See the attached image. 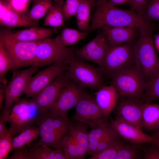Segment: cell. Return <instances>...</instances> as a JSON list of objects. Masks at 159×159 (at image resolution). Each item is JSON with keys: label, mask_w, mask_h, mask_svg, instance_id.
Wrapping results in <instances>:
<instances>
[{"label": "cell", "mask_w": 159, "mask_h": 159, "mask_svg": "<svg viewBox=\"0 0 159 159\" xmlns=\"http://www.w3.org/2000/svg\"><path fill=\"white\" fill-rule=\"evenodd\" d=\"M96 10L87 32L98 29L115 27L133 26L139 31L154 28L151 22L145 20L135 11L109 5L107 0H96Z\"/></svg>", "instance_id": "6da1fadb"}, {"label": "cell", "mask_w": 159, "mask_h": 159, "mask_svg": "<svg viewBox=\"0 0 159 159\" xmlns=\"http://www.w3.org/2000/svg\"><path fill=\"white\" fill-rule=\"evenodd\" d=\"M33 122L39 128L40 138L31 146L44 145L55 149L61 148V141L73 123L67 117L53 115L48 110L39 114Z\"/></svg>", "instance_id": "7a4b0ae2"}, {"label": "cell", "mask_w": 159, "mask_h": 159, "mask_svg": "<svg viewBox=\"0 0 159 159\" xmlns=\"http://www.w3.org/2000/svg\"><path fill=\"white\" fill-rule=\"evenodd\" d=\"M153 30L152 28L139 31V38L134 44L135 65L146 82L154 77L159 70V58L152 37Z\"/></svg>", "instance_id": "3957f363"}, {"label": "cell", "mask_w": 159, "mask_h": 159, "mask_svg": "<svg viewBox=\"0 0 159 159\" xmlns=\"http://www.w3.org/2000/svg\"><path fill=\"white\" fill-rule=\"evenodd\" d=\"M0 40L11 59V70L14 71L22 67L32 66L35 63L37 47L41 40L31 42L18 40L13 36L11 29L6 28L1 29Z\"/></svg>", "instance_id": "277c9868"}, {"label": "cell", "mask_w": 159, "mask_h": 159, "mask_svg": "<svg viewBox=\"0 0 159 159\" xmlns=\"http://www.w3.org/2000/svg\"><path fill=\"white\" fill-rule=\"evenodd\" d=\"M134 42L109 46L98 69L102 75L112 79L135 66Z\"/></svg>", "instance_id": "5b68a950"}, {"label": "cell", "mask_w": 159, "mask_h": 159, "mask_svg": "<svg viewBox=\"0 0 159 159\" xmlns=\"http://www.w3.org/2000/svg\"><path fill=\"white\" fill-rule=\"evenodd\" d=\"M112 79L120 96L143 101L146 82L135 65Z\"/></svg>", "instance_id": "8992f818"}, {"label": "cell", "mask_w": 159, "mask_h": 159, "mask_svg": "<svg viewBox=\"0 0 159 159\" xmlns=\"http://www.w3.org/2000/svg\"><path fill=\"white\" fill-rule=\"evenodd\" d=\"M39 114L37 110L30 100L19 99L5 114L0 119L9 122V131L13 135L19 134L27 125L33 122Z\"/></svg>", "instance_id": "52a82bcc"}, {"label": "cell", "mask_w": 159, "mask_h": 159, "mask_svg": "<svg viewBox=\"0 0 159 159\" xmlns=\"http://www.w3.org/2000/svg\"><path fill=\"white\" fill-rule=\"evenodd\" d=\"M75 50L74 48L59 45L55 38H47L41 40L37 45L35 63L40 67L57 62L68 64L75 57Z\"/></svg>", "instance_id": "ba28073f"}, {"label": "cell", "mask_w": 159, "mask_h": 159, "mask_svg": "<svg viewBox=\"0 0 159 159\" xmlns=\"http://www.w3.org/2000/svg\"><path fill=\"white\" fill-rule=\"evenodd\" d=\"M68 65L69 78L80 87L97 90L104 85L103 75L98 68L75 57L69 61Z\"/></svg>", "instance_id": "9c48e42d"}, {"label": "cell", "mask_w": 159, "mask_h": 159, "mask_svg": "<svg viewBox=\"0 0 159 159\" xmlns=\"http://www.w3.org/2000/svg\"><path fill=\"white\" fill-rule=\"evenodd\" d=\"M39 68V66L35 63L26 69L14 71L5 89L4 105L1 116L8 112L24 93L32 75Z\"/></svg>", "instance_id": "30bf717a"}, {"label": "cell", "mask_w": 159, "mask_h": 159, "mask_svg": "<svg viewBox=\"0 0 159 159\" xmlns=\"http://www.w3.org/2000/svg\"><path fill=\"white\" fill-rule=\"evenodd\" d=\"M85 89L70 80L62 89L48 110L53 115L67 117L69 110L75 107L87 93Z\"/></svg>", "instance_id": "8fae6325"}, {"label": "cell", "mask_w": 159, "mask_h": 159, "mask_svg": "<svg viewBox=\"0 0 159 159\" xmlns=\"http://www.w3.org/2000/svg\"><path fill=\"white\" fill-rule=\"evenodd\" d=\"M73 117L74 120L85 123L93 129L106 121L103 115L97 105L94 97L86 93L75 106Z\"/></svg>", "instance_id": "7c38bea8"}, {"label": "cell", "mask_w": 159, "mask_h": 159, "mask_svg": "<svg viewBox=\"0 0 159 159\" xmlns=\"http://www.w3.org/2000/svg\"><path fill=\"white\" fill-rule=\"evenodd\" d=\"M71 80L67 70L32 97L30 101L36 107L39 114L48 110L62 89Z\"/></svg>", "instance_id": "4fadbf2b"}, {"label": "cell", "mask_w": 159, "mask_h": 159, "mask_svg": "<svg viewBox=\"0 0 159 159\" xmlns=\"http://www.w3.org/2000/svg\"><path fill=\"white\" fill-rule=\"evenodd\" d=\"M68 67V63L57 62L40 71L30 78L24 93L27 97H32L67 70Z\"/></svg>", "instance_id": "5bb4252c"}, {"label": "cell", "mask_w": 159, "mask_h": 159, "mask_svg": "<svg viewBox=\"0 0 159 159\" xmlns=\"http://www.w3.org/2000/svg\"><path fill=\"white\" fill-rule=\"evenodd\" d=\"M142 100L119 96L114 109L115 119L121 120L142 130Z\"/></svg>", "instance_id": "9a60e30c"}, {"label": "cell", "mask_w": 159, "mask_h": 159, "mask_svg": "<svg viewBox=\"0 0 159 159\" xmlns=\"http://www.w3.org/2000/svg\"><path fill=\"white\" fill-rule=\"evenodd\" d=\"M109 125L127 142L138 144L150 143L159 146V139L148 135L143 132L142 130L121 120L112 119Z\"/></svg>", "instance_id": "2e32d148"}, {"label": "cell", "mask_w": 159, "mask_h": 159, "mask_svg": "<svg viewBox=\"0 0 159 159\" xmlns=\"http://www.w3.org/2000/svg\"><path fill=\"white\" fill-rule=\"evenodd\" d=\"M109 46L106 37L102 32L81 48L76 50L75 57L82 61L93 62L99 66Z\"/></svg>", "instance_id": "e0dca14e"}, {"label": "cell", "mask_w": 159, "mask_h": 159, "mask_svg": "<svg viewBox=\"0 0 159 159\" xmlns=\"http://www.w3.org/2000/svg\"><path fill=\"white\" fill-rule=\"evenodd\" d=\"M94 95L95 101L103 115L105 120L107 122L110 114L116 105L119 95L112 84L103 85Z\"/></svg>", "instance_id": "ac0fdd59"}, {"label": "cell", "mask_w": 159, "mask_h": 159, "mask_svg": "<svg viewBox=\"0 0 159 159\" xmlns=\"http://www.w3.org/2000/svg\"><path fill=\"white\" fill-rule=\"evenodd\" d=\"M101 29L110 46L134 42L139 31L133 26L107 27Z\"/></svg>", "instance_id": "d6986e66"}, {"label": "cell", "mask_w": 159, "mask_h": 159, "mask_svg": "<svg viewBox=\"0 0 159 159\" xmlns=\"http://www.w3.org/2000/svg\"><path fill=\"white\" fill-rule=\"evenodd\" d=\"M26 14L9 9L0 16V25L8 27L37 26L39 20L31 19Z\"/></svg>", "instance_id": "ffe728a7"}, {"label": "cell", "mask_w": 159, "mask_h": 159, "mask_svg": "<svg viewBox=\"0 0 159 159\" xmlns=\"http://www.w3.org/2000/svg\"><path fill=\"white\" fill-rule=\"evenodd\" d=\"M88 126L78 121L73 123L68 133L73 138L76 143L79 159H83L87 154Z\"/></svg>", "instance_id": "44dd1931"}, {"label": "cell", "mask_w": 159, "mask_h": 159, "mask_svg": "<svg viewBox=\"0 0 159 159\" xmlns=\"http://www.w3.org/2000/svg\"><path fill=\"white\" fill-rule=\"evenodd\" d=\"M142 123L143 128L146 131L154 132L159 129V104H143Z\"/></svg>", "instance_id": "7402d4cb"}, {"label": "cell", "mask_w": 159, "mask_h": 159, "mask_svg": "<svg viewBox=\"0 0 159 159\" xmlns=\"http://www.w3.org/2000/svg\"><path fill=\"white\" fill-rule=\"evenodd\" d=\"M57 32L55 29L35 26L13 32L12 31V34L15 39L18 40L31 42L45 39Z\"/></svg>", "instance_id": "603a6c76"}, {"label": "cell", "mask_w": 159, "mask_h": 159, "mask_svg": "<svg viewBox=\"0 0 159 159\" xmlns=\"http://www.w3.org/2000/svg\"><path fill=\"white\" fill-rule=\"evenodd\" d=\"M27 153L29 159H66L62 149L54 150L44 145L28 147Z\"/></svg>", "instance_id": "cb8c5ba5"}, {"label": "cell", "mask_w": 159, "mask_h": 159, "mask_svg": "<svg viewBox=\"0 0 159 159\" xmlns=\"http://www.w3.org/2000/svg\"><path fill=\"white\" fill-rule=\"evenodd\" d=\"M39 136L38 127L30 124L26 126L16 137L13 138L11 150L25 146L30 147L32 143Z\"/></svg>", "instance_id": "d4e9b609"}, {"label": "cell", "mask_w": 159, "mask_h": 159, "mask_svg": "<svg viewBox=\"0 0 159 159\" xmlns=\"http://www.w3.org/2000/svg\"><path fill=\"white\" fill-rule=\"evenodd\" d=\"M64 3L62 0H54L44 19V26L57 27L63 24L64 20L63 11Z\"/></svg>", "instance_id": "484cf974"}, {"label": "cell", "mask_w": 159, "mask_h": 159, "mask_svg": "<svg viewBox=\"0 0 159 159\" xmlns=\"http://www.w3.org/2000/svg\"><path fill=\"white\" fill-rule=\"evenodd\" d=\"M109 127L107 122H105L97 127L91 129L88 132L87 154L91 156L96 153L99 143Z\"/></svg>", "instance_id": "4316f807"}, {"label": "cell", "mask_w": 159, "mask_h": 159, "mask_svg": "<svg viewBox=\"0 0 159 159\" xmlns=\"http://www.w3.org/2000/svg\"><path fill=\"white\" fill-rule=\"evenodd\" d=\"M88 33L81 32L75 29L65 28L61 32L60 35L55 38L59 45L63 47L72 45L85 37Z\"/></svg>", "instance_id": "83f0119b"}, {"label": "cell", "mask_w": 159, "mask_h": 159, "mask_svg": "<svg viewBox=\"0 0 159 159\" xmlns=\"http://www.w3.org/2000/svg\"><path fill=\"white\" fill-rule=\"evenodd\" d=\"M92 7L90 0H82L76 14L75 16L78 26L82 32H87L89 29Z\"/></svg>", "instance_id": "f1b7e54d"}, {"label": "cell", "mask_w": 159, "mask_h": 159, "mask_svg": "<svg viewBox=\"0 0 159 159\" xmlns=\"http://www.w3.org/2000/svg\"><path fill=\"white\" fill-rule=\"evenodd\" d=\"M142 144L126 141L120 149L115 159H143Z\"/></svg>", "instance_id": "f546056e"}, {"label": "cell", "mask_w": 159, "mask_h": 159, "mask_svg": "<svg viewBox=\"0 0 159 159\" xmlns=\"http://www.w3.org/2000/svg\"><path fill=\"white\" fill-rule=\"evenodd\" d=\"M159 99V70L152 78L146 83L143 97V103H150Z\"/></svg>", "instance_id": "4dcf8cb0"}, {"label": "cell", "mask_w": 159, "mask_h": 159, "mask_svg": "<svg viewBox=\"0 0 159 159\" xmlns=\"http://www.w3.org/2000/svg\"><path fill=\"white\" fill-rule=\"evenodd\" d=\"M54 0H38L33 3V6L26 13L31 19L36 20L43 17L52 6Z\"/></svg>", "instance_id": "1f68e13d"}, {"label": "cell", "mask_w": 159, "mask_h": 159, "mask_svg": "<svg viewBox=\"0 0 159 159\" xmlns=\"http://www.w3.org/2000/svg\"><path fill=\"white\" fill-rule=\"evenodd\" d=\"M126 141L121 138L112 145L91 156L89 159H115L120 148Z\"/></svg>", "instance_id": "d6a6232c"}, {"label": "cell", "mask_w": 159, "mask_h": 159, "mask_svg": "<svg viewBox=\"0 0 159 159\" xmlns=\"http://www.w3.org/2000/svg\"><path fill=\"white\" fill-rule=\"evenodd\" d=\"M11 59L2 42L0 40V81L3 84L6 85L7 80L5 75L7 72L11 70Z\"/></svg>", "instance_id": "836d02e7"}, {"label": "cell", "mask_w": 159, "mask_h": 159, "mask_svg": "<svg viewBox=\"0 0 159 159\" xmlns=\"http://www.w3.org/2000/svg\"><path fill=\"white\" fill-rule=\"evenodd\" d=\"M60 145L66 159H79L76 143L71 135L68 133L65 136Z\"/></svg>", "instance_id": "e575fe53"}, {"label": "cell", "mask_w": 159, "mask_h": 159, "mask_svg": "<svg viewBox=\"0 0 159 159\" xmlns=\"http://www.w3.org/2000/svg\"><path fill=\"white\" fill-rule=\"evenodd\" d=\"M142 16L149 22L159 21V0H149Z\"/></svg>", "instance_id": "d590c367"}, {"label": "cell", "mask_w": 159, "mask_h": 159, "mask_svg": "<svg viewBox=\"0 0 159 159\" xmlns=\"http://www.w3.org/2000/svg\"><path fill=\"white\" fill-rule=\"evenodd\" d=\"M120 138L109 126L107 131L99 143L96 153L112 145Z\"/></svg>", "instance_id": "8d00e7d4"}, {"label": "cell", "mask_w": 159, "mask_h": 159, "mask_svg": "<svg viewBox=\"0 0 159 159\" xmlns=\"http://www.w3.org/2000/svg\"><path fill=\"white\" fill-rule=\"evenodd\" d=\"M30 0H0V3L6 5L17 12L26 13Z\"/></svg>", "instance_id": "74e56055"}, {"label": "cell", "mask_w": 159, "mask_h": 159, "mask_svg": "<svg viewBox=\"0 0 159 159\" xmlns=\"http://www.w3.org/2000/svg\"><path fill=\"white\" fill-rule=\"evenodd\" d=\"M13 136L9 130L6 134L0 137V159L6 158L11 151Z\"/></svg>", "instance_id": "f35d334b"}, {"label": "cell", "mask_w": 159, "mask_h": 159, "mask_svg": "<svg viewBox=\"0 0 159 159\" xmlns=\"http://www.w3.org/2000/svg\"><path fill=\"white\" fill-rule=\"evenodd\" d=\"M82 0H66L63 7L64 20L66 21L75 15Z\"/></svg>", "instance_id": "ab89813d"}, {"label": "cell", "mask_w": 159, "mask_h": 159, "mask_svg": "<svg viewBox=\"0 0 159 159\" xmlns=\"http://www.w3.org/2000/svg\"><path fill=\"white\" fill-rule=\"evenodd\" d=\"M149 0H130V6L131 9L143 16L146 5Z\"/></svg>", "instance_id": "60d3db41"}, {"label": "cell", "mask_w": 159, "mask_h": 159, "mask_svg": "<svg viewBox=\"0 0 159 159\" xmlns=\"http://www.w3.org/2000/svg\"><path fill=\"white\" fill-rule=\"evenodd\" d=\"M143 159H159V146L153 145L144 150L143 155Z\"/></svg>", "instance_id": "b9f144b4"}, {"label": "cell", "mask_w": 159, "mask_h": 159, "mask_svg": "<svg viewBox=\"0 0 159 159\" xmlns=\"http://www.w3.org/2000/svg\"><path fill=\"white\" fill-rule=\"evenodd\" d=\"M28 146L16 149L11 156L9 158L10 159H29L27 154Z\"/></svg>", "instance_id": "7bdbcfd3"}, {"label": "cell", "mask_w": 159, "mask_h": 159, "mask_svg": "<svg viewBox=\"0 0 159 159\" xmlns=\"http://www.w3.org/2000/svg\"><path fill=\"white\" fill-rule=\"evenodd\" d=\"M107 3L109 5L114 6L125 4L130 5V0H107Z\"/></svg>", "instance_id": "ee69618b"}, {"label": "cell", "mask_w": 159, "mask_h": 159, "mask_svg": "<svg viewBox=\"0 0 159 159\" xmlns=\"http://www.w3.org/2000/svg\"><path fill=\"white\" fill-rule=\"evenodd\" d=\"M6 87L5 88L4 87L1 88L0 89V108L2 111L4 109L3 103L4 100L5 99V91Z\"/></svg>", "instance_id": "f6af8a7d"}, {"label": "cell", "mask_w": 159, "mask_h": 159, "mask_svg": "<svg viewBox=\"0 0 159 159\" xmlns=\"http://www.w3.org/2000/svg\"><path fill=\"white\" fill-rule=\"evenodd\" d=\"M5 123L0 119V137L6 134L9 131L5 125Z\"/></svg>", "instance_id": "bcb514c9"}, {"label": "cell", "mask_w": 159, "mask_h": 159, "mask_svg": "<svg viewBox=\"0 0 159 159\" xmlns=\"http://www.w3.org/2000/svg\"><path fill=\"white\" fill-rule=\"evenodd\" d=\"M153 136L159 139V129L154 132Z\"/></svg>", "instance_id": "7dc6e473"}, {"label": "cell", "mask_w": 159, "mask_h": 159, "mask_svg": "<svg viewBox=\"0 0 159 159\" xmlns=\"http://www.w3.org/2000/svg\"><path fill=\"white\" fill-rule=\"evenodd\" d=\"M90 0L92 3V7H93L95 6L96 0Z\"/></svg>", "instance_id": "c3c4849f"}, {"label": "cell", "mask_w": 159, "mask_h": 159, "mask_svg": "<svg viewBox=\"0 0 159 159\" xmlns=\"http://www.w3.org/2000/svg\"><path fill=\"white\" fill-rule=\"evenodd\" d=\"M156 42L157 43V44H159V35L157 37Z\"/></svg>", "instance_id": "681fc988"}, {"label": "cell", "mask_w": 159, "mask_h": 159, "mask_svg": "<svg viewBox=\"0 0 159 159\" xmlns=\"http://www.w3.org/2000/svg\"><path fill=\"white\" fill-rule=\"evenodd\" d=\"M37 0H30V2H31L32 1H33V3H34V2H36V1H37Z\"/></svg>", "instance_id": "f907efd6"}]
</instances>
